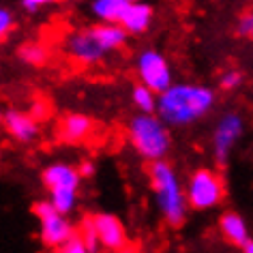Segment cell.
Here are the masks:
<instances>
[{"mask_svg":"<svg viewBox=\"0 0 253 253\" xmlns=\"http://www.w3.org/2000/svg\"><path fill=\"white\" fill-rule=\"evenodd\" d=\"M148 180H150L153 198L161 219L172 227H178L185 223L187 212L191 206H189L187 191L182 189L176 169L166 159L153 161L148 163Z\"/></svg>","mask_w":253,"mask_h":253,"instance_id":"3","label":"cell"},{"mask_svg":"<svg viewBox=\"0 0 253 253\" xmlns=\"http://www.w3.org/2000/svg\"><path fill=\"white\" fill-rule=\"evenodd\" d=\"M92 223H94L99 245L103 251H123L129 247V238H126L125 225L116 214H110V212L92 214Z\"/></svg>","mask_w":253,"mask_h":253,"instance_id":"9","label":"cell"},{"mask_svg":"<svg viewBox=\"0 0 253 253\" xmlns=\"http://www.w3.org/2000/svg\"><path fill=\"white\" fill-rule=\"evenodd\" d=\"M78 232L84 236V240L88 243V249H90V251L101 249L99 238H97V230H94V223H92V217H86L84 221H82V225H80Z\"/></svg>","mask_w":253,"mask_h":253,"instance_id":"19","label":"cell"},{"mask_svg":"<svg viewBox=\"0 0 253 253\" xmlns=\"http://www.w3.org/2000/svg\"><path fill=\"white\" fill-rule=\"evenodd\" d=\"M33 212L39 221V238L47 249H58L75 234L73 223L65 212L52 204V200H41L33 206Z\"/></svg>","mask_w":253,"mask_h":253,"instance_id":"5","label":"cell"},{"mask_svg":"<svg viewBox=\"0 0 253 253\" xmlns=\"http://www.w3.org/2000/svg\"><path fill=\"white\" fill-rule=\"evenodd\" d=\"M219 232H221V236H223L227 243L234 245V247H240V249H243V245L249 240V225H247V221L240 217L238 212L221 214Z\"/></svg>","mask_w":253,"mask_h":253,"instance_id":"14","label":"cell"},{"mask_svg":"<svg viewBox=\"0 0 253 253\" xmlns=\"http://www.w3.org/2000/svg\"><path fill=\"white\" fill-rule=\"evenodd\" d=\"M41 180L47 191H54V189H78L82 174L78 168L69 166V163H49L43 169Z\"/></svg>","mask_w":253,"mask_h":253,"instance_id":"12","label":"cell"},{"mask_svg":"<svg viewBox=\"0 0 253 253\" xmlns=\"http://www.w3.org/2000/svg\"><path fill=\"white\" fill-rule=\"evenodd\" d=\"M214 92L202 84H172L159 92L157 114L169 126H189L198 123L214 107Z\"/></svg>","mask_w":253,"mask_h":253,"instance_id":"1","label":"cell"},{"mask_svg":"<svg viewBox=\"0 0 253 253\" xmlns=\"http://www.w3.org/2000/svg\"><path fill=\"white\" fill-rule=\"evenodd\" d=\"M92 133H94V123L86 114H67V116H62L58 129H56L58 140L62 144H71V146L84 144Z\"/></svg>","mask_w":253,"mask_h":253,"instance_id":"11","label":"cell"},{"mask_svg":"<svg viewBox=\"0 0 253 253\" xmlns=\"http://www.w3.org/2000/svg\"><path fill=\"white\" fill-rule=\"evenodd\" d=\"M129 33L118 22H97L71 33L65 41V52L75 65L90 67L125 45Z\"/></svg>","mask_w":253,"mask_h":253,"instance_id":"2","label":"cell"},{"mask_svg":"<svg viewBox=\"0 0 253 253\" xmlns=\"http://www.w3.org/2000/svg\"><path fill=\"white\" fill-rule=\"evenodd\" d=\"M131 103L137 112H157V103H159V92L153 88L144 86L142 82L131 90Z\"/></svg>","mask_w":253,"mask_h":253,"instance_id":"16","label":"cell"},{"mask_svg":"<svg viewBox=\"0 0 253 253\" xmlns=\"http://www.w3.org/2000/svg\"><path fill=\"white\" fill-rule=\"evenodd\" d=\"M126 140L148 163L166 159L172 148L169 125L157 112H137L126 123Z\"/></svg>","mask_w":253,"mask_h":253,"instance_id":"4","label":"cell"},{"mask_svg":"<svg viewBox=\"0 0 253 253\" xmlns=\"http://www.w3.org/2000/svg\"><path fill=\"white\" fill-rule=\"evenodd\" d=\"M17 58L26 65H33V67H41L45 65L47 58H49V52L43 43H37V41H28L17 49Z\"/></svg>","mask_w":253,"mask_h":253,"instance_id":"17","label":"cell"},{"mask_svg":"<svg viewBox=\"0 0 253 253\" xmlns=\"http://www.w3.org/2000/svg\"><path fill=\"white\" fill-rule=\"evenodd\" d=\"M13 13H11L9 9H0V35H2V39L9 35V30L13 28Z\"/></svg>","mask_w":253,"mask_h":253,"instance_id":"24","label":"cell"},{"mask_svg":"<svg viewBox=\"0 0 253 253\" xmlns=\"http://www.w3.org/2000/svg\"><path fill=\"white\" fill-rule=\"evenodd\" d=\"M153 17H155L153 4H150L148 0H142V2H131L129 7H126L120 24H123V28L129 35H142L150 28Z\"/></svg>","mask_w":253,"mask_h":253,"instance_id":"13","label":"cell"},{"mask_svg":"<svg viewBox=\"0 0 253 253\" xmlns=\"http://www.w3.org/2000/svg\"><path fill=\"white\" fill-rule=\"evenodd\" d=\"M131 0H92L90 13L97 22H118L123 20Z\"/></svg>","mask_w":253,"mask_h":253,"instance_id":"15","label":"cell"},{"mask_svg":"<svg viewBox=\"0 0 253 253\" xmlns=\"http://www.w3.org/2000/svg\"><path fill=\"white\" fill-rule=\"evenodd\" d=\"M243 131H245V120L236 112H225L217 120L212 131V155L217 163H221V166L227 163L234 146L243 137Z\"/></svg>","mask_w":253,"mask_h":253,"instance_id":"8","label":"cell"},{"mask_svg":"<svg viewBox=\"0 0 253 253\" xmlns=\"http://www.w3.org/2000/svg\"><path fill=\"white\" fill-rule=\"evenodd\" d=\"M131 2H142V0H131Z\"/></svg>","mask_w":253,"mask_h":253,"instance_id":"27","label":"cell"},{"mask_svg":"<svg viewBox=\"0 0 253 253\" xmlns=\"http://www.w3.org/2000/svg\"><path fill=\"white\" fill-rule=\"evenodd\" d=\"M2 125L11 140H15L20 144H28L39 135V123H37V116L33 112H22V110L11 107V110L4 112Z\"/></svg>","mask_w":253,"mask_h":253,"instance_id":"10","label":"cell"},{"mask_svg":"<svg viewBox=\"0 0 253 253\" xmlns=\"http://www.w3.org/2000/svg\"><path fill=\"white\" fill-rule=\"evenodd\" d=\"M236 30H238V35L253 39V13H245L243 17H240Z\"/></svg>","mask_w":253,"mask_h":253,"instance_id":"23","label":"cell"},{"mask_svg":"<svg viewBox=\"0 0 253 253\" xmlns=\"http://www.w3.org/2000/svg\"><path fill=\"white\" fill-rule=\"evenodd\" d=\"M60 251L62 253H86V251H90V249H88V243L84 240V236H82L80 232H75L73 236L60 247Z\"/></svg>","mask_w":253,"mask_h":253,"instance_id":"21","label":"cell"},{"mask_svg":"<svg viewBox=\"0 0 253 253\" xmlns=\"http://www.w3.org/2000/svg\"><path fill=\"white\" fill-rule=\"evenodd\" d=\"M78 169H80L82 178H90V176H92L94 172H97V168H94V163H92L90 159H84V161H80Z\"/></svg>","mask_w":253,"mask_h":253,"instance_id":"25","label":"cell"},{"mask_svg":"<svg viewBox=\"0 0 253 253\" xmlns=\"http://www.w3.org/2000/svg\"><path fill=\"white\" fill-rule=\"evenodd\" d=\"M185 191H187L189 206L193 211H211V208H217L225 198L223 178L217 172L206 169V168L195 169L189 176Z\"/></svg>","mask_w":253,"mask_h":253,"instance_id":"6","label":"cell"},{"mask_svg":"<svg viewBox=\"0 0 253 253\" xmlns=\"http://www.w3.org/2000/svg\"><path fill=\"white\" fill-rule=\"evenodd\" d=\"M58 2H65V0H22V7L26 9L28 13H37V11L52 7V4H58Z\"/></svg>","mask_w":253,"mask_h":253,"instance_id":"22","label":"cell"},{"mask_svg":"<svg viewBox=\"0 0 253 253\" xmlns=\"http://www.w3.org/2000/svg\"><path fill=\"white\" fill-rule=\"evenodd\" d=\"M243 251H247V253H253V238H249L247 243L243 245Z\"/></svg>","mask_w":253,"mask_h":253,"instance_id":"26","label":"cell"},{"mask_svg":"<svg viewBox=\"0 0 253 253\" xmlns=\"http://www.w3.org/2000/svg\"><path fill=\"white\" fill-rule=\"evenodd\" d=\"M49 200L60 212L69 214L78 206V189H54V191H49Z\"/></svg>","mask_w":253,"mask_h":253,"instance_id":"18","label":"cell"},{"mask_svg":"<svg viewBox=\"0 0 253 253\" xmlns=\"http://www.w3.org/2000/svg\"><path fill=\"white\" fill-rule=\"evenodd\" d=\"M243 84V73L236 71V69H230V71H223L219 75V86L223 90H236Z\"/></svg>","mask_w":253,"mask_h":253,"instance_id":"20","label":"cell"},{"mask_svg":"<svg viewBox=\"0 0 253 253\" xmlns=\"http://www.w3.org/2000/svg\"><path fill=\"white\" fill-rule=\"evenodd\" d=\"M135 73L137 80L144 86L153 88L155 92L168 90L172 82V67H169L168 58L157 49H144L135 60Z\"/></svg>","mask_w":253,"mask_h":253,"instance_id":"7","label":"cell"}]
</instances>
